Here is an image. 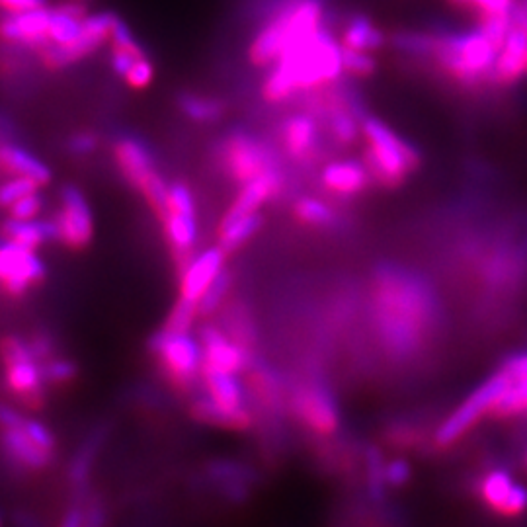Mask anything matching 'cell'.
I'll list each match as a JSON object with an SVG mask.
<instances>
[{
    "mask_svg": "<svg viewBox=\"0 0 527 527\" xmlns=\"http://www.w3.org/2000/svg\"><path fill=\"white\" fill-rule=\"evenodd\" d=\"M377 334L393 356H412L428 338L436 303L428 284L403 270H385L375 284Z\"/></svg>",
    "mask_w": 527,
    "mask_h": 527,
    "instance_id": "obj_1",
    "label": "cell"
},
{
    "mask_svg": "<svg viewBox=\"0 0 527 527\" xmlns=\"http://www.w3.org/2000/svg\"><path fill=\"white\" fill-rule=\"evenodd\" d=\"M342 75V43L323 26L291 45L270 67L262 81V98L268 104H284L299 94L330 86Z\"/></svg>",
    "mask_w": 527,
    "mask_h": 527,
    "instance_id": "obj_2",
    "label": "cell"
},
{
    "mask_svg": "<svg viewBox=\"0 0 527 527\" xmlns=\"http://www.w3.org/2000/svg\"><path fill=\"white\" fill-rule=\"evenodd\" d=\"M323 26L325 8L321 0H293L256 34L248 45V61L258 69L272 67L291 45Z\"/></svg>",
    "mask_w": 527,
    "mask_h": 527,
    "instance_id": "obj_3",
    "label": "cell"
},
{
    "mask_svg": "<svg viewBox=\"0 0 527 527\" xmlns=\"http://www.w3.org/2000/svg\"><path fill=\"white\" fill-rule=\"evenodd\" d=\"M55 449V436L43 422L0 403V451L10 465L40 473L53 463Z\"/></svg>",
    "mask_w": 527,
    "mask_h": 527,
    "instance_id": "obj_4",
    "label": "cell"
},
{
    "mask_svg": "<svg viewBox=\"0 0 527 527\" xmlns=\"http://www.w3.org/2000/svg\"><path fill=\"white\" fill-rule=\"evenodd\" d=\"M498 47L477 26L465 32H446L436 36L432 57L442 71L463 86L490 82Z\"/></svg>",
    "mask_w": 527,
    "mask_h": 527,
    "instance_id": "obj_5",
    "label": "cell"
},
{
    "mask_svg": "<svg viewBox=\"0 0 527 527\" xmlns=\"http://www.w3.org/2000/svg\"><path fill=\"white\" fill-rule=\"evenodd\" d=\"M362 137L365 141L364 163L381 186H399L418 166V153L395 133L387 123L377 118L362 120Z\"/></svg>",
    "mask_w": 527,
    "mask_h": 527,
    "instance_id": "obj_6",
    "label": "cell"
},
{
    "mask_svg": "<svg viewBox=\"0 0 527 527\" xmlns=\"http://www.w3.org/2000/svg\"><path fill=\"white\" fill-rule=\"evenodd\" d=\"M203 399L194 405V416L227 430H248L252 414L246 406L243 381L235 373H202Z\"/></svg>",
    "mask_w": 527,
    "mask_h": 527,
    "instance_id": "obj_7",
    "label": "cell"
},
{
    "mask_svg": "<svg viewBox=\"0 0 527 527\" xmlns=\"http://www.w3.org/2000/svg\"><path fill=\"white\" fill-rule=\"evenodd\" d=\"M0 364L8 393L26 408L38 410L45 403L43 365L30 346V340L6 336L0 342Z\"/></svg>",
    "mask_w": 527,
    "mask_h": 527,
    "instance_id": "obj_8",
    "label": "cell"
},
{
    "mask_svg": "<svg viewBox=\"0 0 527 527\" xmlns=\"http://www.w3.org/2000/svg\"><path fill=\"white\" fill-rule=\"evenodd\" d=\"M510 385H512L510 373L504 367H500L438 426L434 434L436 446L446 449L457 444L471 428H475L481 422L483 416L492 414L494 406L498 405V401L504 397Z\"/></svg>",
    "mask_w": 527,
    "mask_h": 527,
    "instance_id": "obj_9",
    "label": "cell"
},
{
    "mask_svg": "<svg viewBox=\"0 0 527 527\" xmlns=\"http://www.w3.org/2000/svg\"><path fill=\"white\" fill-rule=\"evenodd\" d=\"M157 217L161 219L166 243L182 266L194 256V248L200 239L198 202L190 186L182 182L170 184L166 202Z\"/></svg>",
    "mask_w": 527,
    "mask_h": 527,
    "instance_id": "obj_10",
    "label": "cell"
},
{
    "mask_svg": "<svg viewBox=\"0 0 527 527\" xmlns=\"http://www.w3.org/2000/svg\"><path fill=\"white\" fill-rule=\"evenodd\" d=\"M151 350L174 387L188 389L202 379V340L192 330L163 328L153 336Z\"/></svg>",
    "mask_w": 527,
    "mask_h": 527,
    "instance_id": "obj_11",
    "label": "cell"
},
{
    "mask_svg": "<svg viewBox=\"0 0 527 527\" xmlns=\"http://www.w3.org/2000/svg\"><path fill=\"white\" fill-rule=\"evenodd\" d=\"M114 161L123 178L143 196L155 215L161 213L168 186L147 145L135 137H120L114 145Z\"/></svg>",
    "mask_w": 527,
    "mask_h": 527,
    "instance_id": "obj_12",
    "label": "cell"
},
{
    "mask_svg": "<svg viewBox=\"0 0 527 527\" xmlns=\"http://www.w3.org/2000/svg\"><path fill=\"white\" fill-rule=\"evenodd\" d=\"M114 12H98V14H88L82 20L81 36L71 43L65 45H55V43H45L38 49V59L47 71H63L82 59L94 55L96 51L102 49L110 41V30L114 22Z\"/></svg>",
    "mask_w": 527,
    "mask_h": 527,
    "instance_id": "obj_13",
    "label": "cell"
},
{
    "mask_svg": "<svg viewBox=\"0 0 527 527\" xmlns=\"http://www.w3.org/2000/svg\"><path fill=\"white\" fill-rule=\"evenodd\" d=\"M221 163L229 180L237 186L248 184L254 178L280 168L274 151L264 141L244 131H237L225 139Z\"/></svg>",
    "mask_w": 527,
    "mask_h": 527,
    "instance_id": "obj_14",
    "label": "cell"
},
{
    "mask_svg": "<svg viewBox=\"0 0 527 527\" xmlns=\"http://www.w3.org/2000/svg\"><path fill=\"white\" fill-rule=\"evenodd\" d=\"M47 276L40 250L12 241L0 243V293L10 299H22L40 287Z\"/></svg>",
    "mask_w": 527,
    "mask_h": 527,
    "instance_id": "obj_15",
    "label": "cell"
},
{
    "mask_svg": "<svg viewBox=\"0 0 527 527\" xmlns=\"http://www.w3.org/2000/svg\"><path fill=\"white\" fill-rule=\"evenodd\" d=\"M51 221L55 227V241L71 250H82L94 239V217L90 203L75 186L61 190L59 207Z\"/></svg>",
    "mask_w": 527,
    "mask_h": 527,
    "instance_id": "obj_16",
    "label": "cell"
},
{
    "mask_svg": "<svg viewBox=\"0 0 527 527\" xmlns=\"http://www.w3.org/2000/svg\"><path fill=\"white\" fill-rule=\"evenodd\" d=\"M291 410L299 422L317 436H332L340 428V412L323 385H303L291 397Z\"/></svg>",
    "mask_w": 527,
    "mask_h": 527,
    "instance_id": "obj_17",
    "label": "cell"
},
{
    "mask_svg": "<svg viewBox=\"0 0 527 527\" xmlns=\"http://www.w3.org/2000/svg\"><path fill=\"white\" fill-rule=\"evenodd\" d=\"M227 250L219 244L209 246L202 252L194 254L188 262L180 266L178 297L200 305L203 295L227 272Z\"/></svg>",
    "mask_w": 527,
    "mask_h": 527,
    "instance_id": "obj_18",
    "label": "cell"
},
{
    "mask_svg": "<svg viewBox=\"0 0 527 527\" xmlns=\"http://www.w3.org/2000/svg\"><path fill=\"white\" fill-rule=\"evenodd\" d=\"M203 348L202 373H235L241 375L248 365L243 340H235L219 326H203L200 332Z\"/></svg>",
    "mask_w": 527,
    "mask_h": 527,
    "instance_id": "obj_19",
    "label": "cell"
},
{
    "mask_svg": "<svg viewBox=\"0 0 527 527\" xmlns=\"http://www.w3.org/2000/svg\"><path fill=\"white\" fill-rule=\"evenodd\" d=\"M51 22V8L41 6L30 12L2 14L0 18V45H14L32 51L47 43V32Z\"/></svg>",
    "mask_w": 527,
    "mask_h": 527,
    "instance_id": "obj_20",
    "label": "cell"
},
{
    "mask_svg": "<svg viewBox=\"0 0 527 527\" xmlns=\"http://www.w3.org/2000/svg\"><path fill=\"white\" fill-rule=\"evenodd\" d=\"M479 496L488 508L504 518L522 516L527 510V488L518 485L504 469H492L479 481Z\"/></svg>",
    "mask_w": 527,
    "mask_h": 527,
    "instance_id": "obj_21",
    "label": "cell"
},
{
    "mask_svg": "<svg viewBox=\"0 0 527 527\" xmlns=\"http://www.w3.org/2000/svg\"><path fill=\"white\" fill-rule=\"evenodd\" d=\"M284 184L285 178L282 168H274V170L254 178L252 182L239 186L237 198L227 207L221 221L260 213L266 203L272 202L274 198H278L282 194Z\"/></svg>",
    "mask_w": 527,
    "mask_h": 527,
    "instance_id": "obj_22",
    "label": "cell"
},
{
    "mask_svg": "<svg viewBox=\"0 0 527 527\" xmlns=\"http://www.w3.org/2000/svg\"><path fill=\"white\" fill-rule=\"evenodd\" d=\"M371 182V174L362 161L342 159L325 164L321 172V186L334 198H356Z\"/></svg>",
    "mask_w": 527,
    "mask_h": 527,
    "instance_id": "obj_23",
    "label": "cell"
},
{
    "mask_svg": "<svg viewBox=\"0 0 527 527\" xmlns=\"http://www.w3.org/2000/svg\"><path fill=\"white\" fill-rule=\"evenodd\" d=\"M321 143V127L313 114L299 112L282 125V145L285 155L297 163L311 159Z\"/></svg>",
    "mask_w": 527,
    "mask_h": 527,
    "instance_id": "obj_24",
    "label": "cell"
},
{
    "mask_svg": "<svg viewBox=\"0 0 527 527\" xmlns=\"http://www.w3.org/2000/svg\"><path fill=\"white\" fill-rule=\"evenodd\" d=\"M0 170L6 172L8 176H22L38 182L41 188L47 186L53 180L51 168L38 159L34 153L28 149L14 145V143H4L0 145Z\"/></svg>",
    "mask_w": 527,
    "mask_h": 527,
    "instance_id": "obj_25",
    "label": "cell"
},
{
    "mask_svg": "<svg viewBox=\"0 0 527 527\" xmlns=\"http://www.w3.org/2000/svg\"><path fill=\"white\" fill-rule=\"evenodd\" d=\"M502 367L510 373L512 385L498 405L494 406L492 416L512 418L527 410V352L508 358Z\"/></svg>",
    "mask_w": 527,
    "mask_h": 527,
    "instance_id": "obj_26",
    "label": "cell"
},
{
    "mask_svg": "<svg viewBox=\"0 0 527 527\" xmlns=\"http://www.w3.org/2000/svg\"><path fill=\"white\" fill-rule=\"evenodd\" d=\"M2 237L6 241L40 250L41 246L55 241V227L51 219H40V217L30 221L8 219L2 225Z\"/></svg>",
    "mask_w": 527,
    "mask_h": 527,
    "instance_id": "obj_27",
    "label": "cell"
},
{
    "mask_svg": "<svg viewBox=\"0 0 527 527\" xmlns=\"http://www.w3.org/2000/svg\"><path fill=\"white\" fill-rule=\"evenodd\" d=\"M340 43L344 47H352V49L373 53V51H379L387 43V38L367 14L358 12L344 26Z\"/></svg>",
    "mask_w": 527,
    "mask_h": 527,
    "instance_id": "obj_28",
    "label": "cell"
},
{
    "mask_svg": "<svg viewBox=\"0 0 527 527\" xmlns=\"http://www.w3.org/2000/svg\"><path fill=\"white\" fill-rule=\"evenodd\" d=\"M260 227H262L260 213L244 215V217L229 219V221H219L217 244L227 252H235L248 243L260 231Z\"/></svg>",
    "mask_w": 527,
    "mask_h": 527,
    "instance_id": "obj_29",
    "label": "cell"
},
{
    "mask_svg": "<svg viewBox=\"0 0 527 527\" xmlns=\"http://www.w3.org/2000/svg\"><path fill=\"white\" fill-rule=\"evenodd\" d=\"M328 127L332 137L342 145H350L362 135V122H358L352 106H346L340 100L328 106Z\"/></svg>",
    "mask_w": 527,
    "mask_h": 527,
    "instance_id": "obj_30",
    "label": "cell"
},
{
    "mask_svg": "<svg viewBox=\"0 0 527 527\" xmlns=\"http://www.w3.org/2000/svg\"><path fill=\"white\" fill-rule=\"evenodd\" d=\"M180 112L196 123H215L219 122L225 114V104L217 98L200 96V94H182L178 100Z\"/></svg>",
    "mask_w": 527,
    "mask_h": 527,
    "instance_id": "obj_31",
    "label": "cell"
},
{
    "mask_svg": "<svg viewBox=\"0 0 527 527\" xmlns=\"http://www.w3.org/2000/svg\"><path fill=\"white\" fill-rule=\"evenodd\" d=\"M293 215L295 219L301 223V225H307V227H328L334 223L336 215H334V209L330 207V203H326L325 200H319V198H299L295 205H293Z\"/></svg>",
    "mask_w": 527,
    "mask_h": 527,
    "instance_id": "obj_32",
    "label": "cell"
},
{
    "mask_svg": "<svg viewBox=\"0 0 527 527\" xmlns=\"http://www.w3.org/2000/svg\"><path fill=\"white\" fill-rule=\"evenodd\" d=\"M342 65H344V73L362 79L373 77L377 71V59L373 57V53L344 45H342Z\"/></svg>",
    "mask_w": 527,
    "mask_h": 527,
    "instance_id": "obj_33",
    "label": "cell"
},
{
    "mask_svg": "<svg viewBox=\"0 0 527 527\" xmlns=\"http://www.w3.org/2000/svg\"><path fill=\"white\" fill-rule=\"evenodd\" d=\"M40 190V184L30 178L8 176V180L0 184V209H8L12 203L22 200L24 196L32 192H40Z\"/></svg>",
    "mask_w": 527,
    "mask_h": 527,
    "instance_id": "obj_34",
    "label": "cell"
},
{
    "mask_svg": "<svg viewBox=\"0 0 527 527\" xmlns=\"http://www.w3.org/2000/svg\"><path fill=\"white\" fill-rule=\"evenodd\" d=\"M198 317H202L200 315V305L178 297L174 307H172V311L168 313V319H166L164 328H170V330H192L194 323L198 321Z\"/></svg>",
    "mask_w": 527,
    "mask_h": 527,
    "instance_id": "obj_35",
    "label": "cell"
},
{
    "mask_svg": "<svg viewBox=\"0 0 527 527\" xmlns=\"http://www.w3.org/2000/svg\"><path fill=\"white\" fill-rule=\"evenodd\" d=\"M43 377L47 387L49 385H67L77 377V365L71 360L55 354L53 358L43 362Z\"/></svg>",
    "mask_w": 527,
    "mask_h": 527,
    "instance_id": "obj_36",
    "label": "cell"
},
{
    "mask_svg": "<svg viewBox=\"0 0 527 527\" xmlns=\"http://www.w3.org/2000/svg\"><path fill=\"white\" fill-rule=\"evenodd\" d=\"M391 43L405 51V53H412V55H432L434 51V43H436V36L424 34V32H399L391 38Z\"/></svg>",
    "mask_w": 527,
    "mask_h": 527,
    "instance_id": "obj_37",
    "label": "cell"
},
{
    "mask_svg": "<svg viewBox=\"0 0 527 527\" xmlns=\"http://www.w3.org/2000/svg\"><path fill=\"white\" fill-rule=\"evenodd\" d=\"M229 287H231V278L225 272L215 284L209 287V291L203 295V299L200 301V315L202 317H209L211 313H215L223 305V301H225V297L229 293Z\"/></svg>",
    "mask_w": 527,
    "mask_h": 527,
    "instance_id": "obj_38",
    "label": "cell"
},
{
    "mask_svg": "<svg viewBox=\"0 0 527 527\" xmlns=\"http://www.w3.org/2000/svg\"><path fill=\"white\" fill-rule=\"evenodd\" d=\"M41 209H43V198H41L40 192H32V194L24 196L22 200L12 203L6 211H8V219L30 221V219L40 217Z\"/></svg>",
    "mask_w": 527,
    "mask_h": 527,
    "instance_id": "obj_39",
    "label": "cell"
},
{
    "mask_svg": "<svg viewBox=\"0 0 527 527\" xmlns=\"http://www.w3.org/2000/svg\"><path fill=\"white\" fill-rule=\"evenodd\" d=\"M153 81H155V67L149 57L139 59L123 79V82L133 90H145L153 84Z\"/></svg>",
    "mask_w": 527,
    "mask_h": 527,
    "instance_id": "obj_40",
    "label": "cell"
},
{
    "mask_svg": "<svg viewBox=\"0 0 527 527\" xmlns=\"http://www.w3.org/2000/svg\"><path fill=\"white\" fill-rule=\"evenodd\" d=\"M457 8H469L477 14H494V12H510L516 0H449Z\"/></svg>",
    "mask_w": 527,
    "mask_h": 527,
    "instance_id": "obj_41",
    "label": "cell"
},
{
    "mask_svg": "<svg viewBox=\"0 0 527 527\" xmlns=\"http://www.w3.org/2000/svg\"><path fill=\"white\" fill-rule=\"evenodd\" d=\"M410 475H412V469L405 459H393L391 463L385 465V471H383L385 483L391 487H403L408 483Z\"/></svg>",
    "mask_w": 527,
    "mask_h": 527,
    "instance_id": "obj_42",
    "label": "cell"
},
{
    "mask_svg": "<svg viewBox=\"0 0 527 527\" xmlns=\"http://www.w3.org/2000/svg\"><path fill=\"white\" fill-rule=\"evenodd\" d=\"M96 147H98V137L94 133H88V131H81V133L73 135L69 141V149L75 155H90L96 151Z\"/></svg>",
    "mask_w": 527,
    "mask_h": 527,
    "instance_id": "obj_43",
    "label": "cell"
},
{
    "mask_svg": "<svg viewBox=\"0 0 527 527\" xmlns=\"http://www.w3.org/2000/svg\"><path fill=\"white\" fill-rule=\"evenodd\" d=\"M41 6H47V0H0V12L2 14H18V12H30Z\"/></svg>",
    "mask_w": 527,
    "mask_h": 527,
    "instance_id": "obj_44",
    "label": "cell"
},
{
    "mask_svg": "<svg viewBox=\"0 0 527 527\" xmlns=\"http://www.w3.org/2000/svg\"><path fill=\"white\" fill-rule=\"evenodd\" d=\"M526 465H527V449H526Z\"/></svg>",
    "mask_w": 527,
    "mask_h": 527,
    "instance_id": "obj_45",
    "label": "cell"
},
{
    "mask_svg": "<svg viewBox=\"0 0 527 527\" xmlns=\"http://www.w3.org/2000/svg\"><path fill=\"white\" fill-rule=\"evenodd\" d=\"M0 524H2V518H0Z\"/></svg>",
    "mask_w": 527,
    "mask_h": 527,
    "instance_id": "obj_46",
    "label": "cell"
},
{
    "mask_svg": "<svg viewBox=\"0 0 527 527\" xmlns=\"http://www.w3.org/2000/svg\"><path fill=\"white\" fill-rule=\"evenodd\" d=\"M526 414H527V410H526Z\"/></svg>",
    "mask_w": 527,
    "mask_h": 527,
    "instance_id": "obj_47",
    "label": "cell"
}]
</instances>
